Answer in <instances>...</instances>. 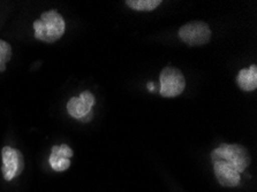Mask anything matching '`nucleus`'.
Segmentation results:
<instances>
[{
  "mask_svg": "<svg viewBox=\"0 0 257 192\" xmlns=\"http://www.w3.org/2000/svg\"><path fill=\"white\" fill-rule=\"evenodd\" d=\"M211 160L212 163L226 161L240 174L243 173L251 162L247 148L239 144H221L211 152Z\"/></svg>",
  "mask_w": 257,
  "mask_h": 192,
  "instance_id": "2",
  "label": "nucleus"
},
{
  "mask_svg": "<svg viewBox=\"0 0 257 192\" xmlns=\"http://www.w3.org/2000/svg\"><path fill=\"white\" fill-rule=\"evenodd\" d=\"M2 171L6 181L11 182L22 174L25 169V159L20 151L11 146H5L2 150Z\"/></svg>",
  "mask_w": 257,
  "mask_h": 192,
  "instance_id": "5",
  "label": "nucleus"
},
{
  "mask_svg": "<svg viewBox=\"0 0 257 192\" xmlns=\"http://www.w3.org/2000/svg\"><path fill=\"white\" fill-rule=\"evenodd\" d=\"M126 4L131 9L140 12H150L161 5V0H127Z\"/></svg>",
  "mask_w": 257,
  "mask_h": 192,
  "instance_id": "10",
  "label": "nucleus"
},
{
  "mask_svg": "<svg viewBox=\"0 0 257 192\" xmlns=\"http://www.w3.org/2000/svg\"><path fill=\"white\" fill-rule=\"evenodd\" d=\"M35 38L44 43H54L64 36L66 22L57 11H49L42 14L40 20L34 22Z\"/></svg>",
  "mask_w": 257,
  "mask_h": 192,
  "instance_id": "1",
  "label": "nucleus"
},
{
  "mask_svg": "<svg viewBox=\"0 0 257 192\" xmlns=\"http://www.w3.org/2000/svg\"><path fill=\"white\" fill-rule=\"evenodd\" d=\"M237 87L243 91L250 92L257 88V67L256 65L250 66L249 68L241 69L236 77Z\"/></svg>",
  "mask_w": 257,
  "mask_h": 192,
  "instance_id": "9",
  "label": "nucleus"
},
{
  "mask_svg": "<svg viewBox=\"0 0 257 192\" xmlns=\"http://www.w3.org/2000/svg\"><path fill=\"white\" fill-rule=\"evenodd\" d=\"M73 150L68 145H54L51 148V154L49 158V163L54 171H65L71 167V158Z\"/></svg>",
  "mask_w": 257,
  "mask_h": 192,
  "instance_id": "8",
  "label": "nucleus"
},
{
  "mask_svg": "<svg viewBox=\"0 0 257 192\" xmlns=\"http://www.w3.org/2000/svg\"><path fill=\"white\" fill-rule=\"evenodd\" d=\"M179 37L190 46L208 44L211 39V30L204 22H190L179 30Z\"/></svg>",
  "mask_w": 257,
  "mask_h": 192,
  "instance_id": "4",
  "label": "nucleus"
},
{
  "mask_svg": "<svg viewBox=\"0 0 257 192\" xmlns=\"http://www.w3.org/2000/svg\"><path fill=\"white\" fill-rule=\"evenodd\" d=\"M161 81V95L165 98L180 96L185 91L186 80L184 74L178 68L166 67L159 75Z\"/></svg>",
  "mask_w": 257,
  "mask_h": 192,
  "instance_id": "3",
  "label": "nucleus"
},
{
  "mask_svg": "<svg viewBox=\"0 0 257 192\" xmlns=\"http://www.w3.org/2000/svg\"><path fill=\"white\" fill-rule=\"evenodd\" d=\"M96 104L95 96L90 91H83L79 97H73L67 103V112L74 119L89 121L91 119V109Z\"/></svg>",
  "mask_w": 257,
  "mask_h": 192,
  "instance_id": "6",
  "label": "nucleus"
},
{
  "mask_svg": "<svg viewBox=\"0 0 257 192\" xmlns=\"http://www.w3.org/2000/svg\"><path fill=\"white\" fill-rule=\"evenodd\" d=\"M12 48L9 43L0 39V73L5 72L7 62L11 61Z\"/></svg>",
  "mask_w": 257,
  "mask_h": 192,
  "instance_id": "11",
  "label": "nucleus"
},
{
  "mask_svg": "<svg viewBox=\"0 0 257 192\" xmlns=\"http://www.w3.org/2000/svg\"><path fill=\"white\" fill-rule=\"evenodd\" d=\"M213 171L217 177V181L220 185L226 187H235L240 185L241 174L237 173L235 168L226 161H216L213 162Z\"/></svg>",
  "mask_w": 257,
  "mask_h": 192,
  "instance_id": "7",
  "label": "nucleus"
}]
</instances>
